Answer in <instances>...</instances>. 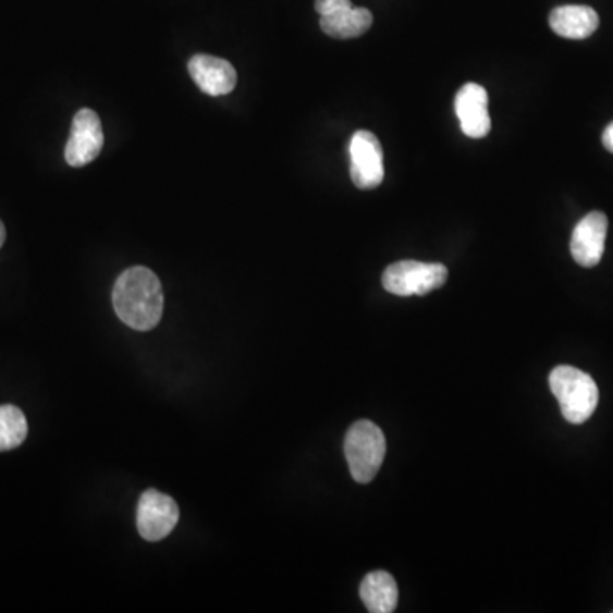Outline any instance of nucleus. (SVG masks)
Returning <instances> with one entry per match:
<instances>
[{
    "mask_svg": "<svg viewBox=\"0 0 613 613\" xmlns=\"http://www.w3.org/2000/svg\"><path fill=\"white\" fill-rule=\"evenodd\" d=\"M361 602L371 613H392L397 609V583L385 571H373L359 586Z\"/></svg>",
    "mask_w": 613,
    "mask_h": 613,
    "instance_id": "f8f14e48",
    "label": "nucleus"
},
{
    "mask_svg": "<svg viewBox=\"0 0 613 613\" xmlns=\"http://www.w3.org/2000/svg\"><path fill=\"white\" fill-rule=\"evenodd\" d=\"M352 157V181L356 188L373 189L380 186L385 176L383 171V150L379 138L367 130H359L350 144Z\"/></svg>",
    "mask_w": 613,
    "mask_h": 613,
    "instance_id": "423d86ee",
    "label": "nucleus"
},
{
    "mask_svg": "<svg viewBox=\"0 0 613 613\" xmlns=\"http://www.w3.org/2000/svg\"><path fill=\"white\" fill-rule=\"evenodd\" d=\"M188 71L199 90L213 98L231 95L237 84L234 65L219 57L195 56L189 60Z\"/></svg>",
    "mask_w": 613,
    "mask_h": 613,
    "instance_id": "9d476101",
    "label": "nucleus"
},
{
    "mask_svg": "<svg viewBox=\"0 0 613 613\" xmlns=\"http://www.w3.org/2000/svg\"><path fill=\"white\" fill-rule=\"evenodd\" d=\"M28 437V421L20 407L0 406V452L17 449Z\"/></svg>",
    "mask_w": 613,
    "mask_h": 613,
    "instance_id": "4468645a",
    "label": "nucleus"
},
{
    "mask_svg": "<svg viewBox=\"0 0 613 613\" xmlns=\"http://www.w3.org/2000/svg\"><path fill=\"white\" fill-rule=\"evenodd\" d=\"M350 5H352V0H316V11L319 12V16H328V14L350 8Z\"/></svg>",
    "mask_w": 613,
    "mask_h": 613,
    "instance_id": "2eb2a0df",
    "label": "nucleus"
},
{
    "mask_svg": "<svg viewBox=\"0 0 613 613\" xmlns=\"http://www.w3.org/2000/svg\"><path fill=\"white\" fill-rule=\"evenodd\" d=\"M180 522L176 501L157 489L145 491L138 501L137 528L142 539L159 542L165 539Z\"/></svg>",
    "mask_w": 613,
    "mask_h": 613,
    "instance_id": "39448f33",
    "label": "nucleus"
},
{
    "mask_svg": "<svg viewBox=\"0 0 613 613\" xmlns=\"http://www.w3.org/2000/svg\"><path fill=\"white\" fill-rule=\"evenodd\" d=\"M449 278L440 262L399 261L383 271L382 285L392 295L410 297L442 289Z\"/></svg>",
    "mask_w": 613,
    "mask_h": 613,
    "instance_id": "20e7f679",
    "label": "nucleus"
},
{
    "mask_svg": "<svg viewBox=\"0 0 613 613\" xmlns=\"http://www.w3.org/2000/svg\"><path fill=\"white\" fill-rule=\"evenodd\" d=\"M602 140L603 145H605V149L613 154V122L610 123L605 132H603Z\"/></svg>",
    "mask_w": 613,
    "mask_h": 613,
    "instance_id": "dca6fc26",
    "label": "nucleus"
},
{
    "mask_svg": "<svg viewBox=\"0 0 613 613\" xmlns=\"http://www.w3.org/2000/svg\"><path fill=\"white\" fill-rule=\"evenodd\" d=\"M549 383L567 421L583 425L593 416L598 406V388L588 373L569 365H561L551 371Z\"/></svg>",
    "mask_w": 613,
    "mask_h": 613,
    "instance_id": "f03ea898",
    "label": "nucleus"
},
{
    "mask_svg": "<svg viewBox=\"0 0 613 613\" xmlns=\"http://www.w3.org/2000/svg\"><path fill=\"white\" fill-rule=\"evenodd\" d=\"M552 32L567 39L590 38L598 29L600 17L588 5H561L549 16Z\"/></svg>",
    "mask_w": 613,
    "mask_h": 613,
    "instance_id": "9b49d317",
    "label": "nucleus"
},
{
    "mask_svg": "<svg viewBox=\"0 0 613 613\" xmlns=\"http://www.w3.org/2000/svg\"><path fill=\"white\" fill-rule=\"evenodd\" d=\"M105 145L101 120L96 111L81 110L72 122L71 137L65 145V161L72 168H83L98 159Z\"/></svg>",
    "mask_w": 613,
    "mask_h": 613,
    "instance_id": "0eeeda50",
    "label": "nucleus"
},
{
    "mask_svg": "<svg viewBox=\"0 0 613 613\" xmlns=\"http://www.w3.org/2000/svg\"><path fill=\"white\" fill-rule=\"evenodd\" d=\"M113 307L117 316L135 331H150L164 312V293L159 278L145 266L123 271L114 283Z\"/></svg>",
    "mask_w": 613,
    "mask_h": 613,
    "instance_id": "f257e3e1",
    "label": "nucleus"
},
{
    "mask_svg": "<svg viewBox=\"0 0 613 613\" xmlns=\"http://www.w3.org/2000/svg\"><path fill=\"white\" fill-rule=\"evenodd\" d=\"M488 90L479 84H465L455 98V113L462 132L469 138H485L491 132L488 111Z\"/></svg>",
    "mask_w": 613,
    "mask_h": 613,
    "instance_id": "1a4fd4ad",
    "label": "nucleus"
},
{
    "mask_svg": "<svg viewBox=\"0 0 613 613\" xmlns=\"http://www.w3.org/2000/svg\"><path fill=\"white\" fill-rule=\"evenodd\" d=\"M5 243V226L4 223L0 222V247L4 246Z\"/></svg>",
    "mask_w": 613,
    "mask_h": 613,
    "instance_id": "f3484780",
    "label": "nucleus"
},
{
    "mask_svg": "<svg viewBox=\"0 0 613 613\" xmlns=\"http://www.w3.org/2000/svg\"><path fill=\"white\" fill-rule=\"evenodd\" d=\"M373 24V16L368 9L350 8L321 16V29L331 38L350 39L365 35Z\"/></svg>",
    "mask_w": 613,
    "mask_h": 613,
    "instance_id": "ddd939ff",
    "label": "nucleus"
},
{
    "mask_svg": "<svg viewBox=\"0 0 613 613\" xmlns=\"http://www.w3.org/2000/svg\"><path fill=\"white\" fill-rule=\"evenodd\" d=\"M609 219L602 211H591L579 220L571 237V255L583 268H593L602 261Z\"/></svg>",
    "mask_w": 613,
    "mask_h": 613,
    "instance_id": "6e6552de",
    "label": "nucleus"
},
{
    "mask_svg": "<svg viewBox=\"0 0 613 613\" xmlns=\"http://www.w3.org/2000/svg\"><path fill=\"white\" fill-rule=\"evenodd\" d=\"M385 437L376 422H355L344 438V455L348 461L350 473L359 485H368L382 467L385 458Z\"/></svg>",
    "mask_w": 613,
    "mask_h": 613,
    "instance_id": "7ed1b4c3",
    "label": "nucleus"
}]
</instances>
